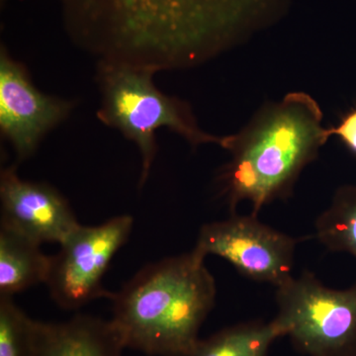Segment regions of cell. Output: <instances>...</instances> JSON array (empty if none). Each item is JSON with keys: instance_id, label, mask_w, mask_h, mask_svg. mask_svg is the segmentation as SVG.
I'll return each instance as SVG.
<instances>
[{"instance_id": "1", "label": "cell", "mask_w": 356, "mask_h": 356, "mask_svg": "<svg viewBox=\"0 0 356 356\" xmlns=\"http://www.w3.org/2000/svg\"><path fill=\"white\" fill-rule=\"evenodd\" d=\"M70 39L98 62L188 69L241 43L277 0H60Z\"/></svg>"}, {"instance_id": "2", "label": "cell", "mask_w": 356, "mask_h": 356, "mask_svg": "<svg viewBox=\"0 0 356 356\" xmlns=\"http://www.w3.org/2000/svg\"><path fill=\"white\" fill-rule=\"evenodd\" d=\"M323 120L318 103L295 91L266 103L238 133L222 137L221 147L231 159L218 182L232 212L248 201L257 215L264 206L289 197L301 173L331 138Z\"/></svg>"}, {"instance_id": "3", "label": "cell", "mask_w": 356, "mask_h": 356, "mask_svg": "<svg viewBox=\"0 0 356 356\" xmlns=\"http://www.w3.org/2000/svg\"><path fill=\"white\" fill-rule=\"evenodd\" d=\"M216 296L205 257L192 250L147 264L112 293L110 322L126 348L149 356H192Z\"/></svg>"}, {"instance_id": "4", "label": "cell", "mask_w": 356, "mask_h": 356, "mask_svg": "<svg viewBox=\"0 0 356 356\" xmlns=\"http://www.w3.org/2000/svg\"><path fill=\"white\" fill-rule=\"evenodd\" d=\"M154 74L153 70L135 65L97 62L96 79L102 95L97 118L137 147L142 158L140 187L146 184L156 159L159 129L172 131L193 147H221L222 142V137L200 128L188 103L161 92L154 83Z\"/></svg>"}, {"instance_id": "5", "label": "cell", "mask_w": 356, "mask_h": 356, "mask_svg": "<svg viewBox=\"0 0 356 356\" xmlns=\"http://www.w3.org/2000/svg\"><path fill=\"white\" fill-rule=\"evenodd\" d=\"M273 318L306 356H356V282L332 289L309 271L276 288Z\"/></svg>"}, {"instance_id": "6", "label": "cell", "mask_w": 356, "mask_h": 356, "mask_svg": "<svg viewBox=\"0 0 356 356\" xmlns=\"http://www.w3.org/2000/svg\"><path fill=\"white\" fill-rule=\"evenodd\" d=\"M134 220L120 215L98 226L79 227L51 257L46 285L51 297L64 310H77L98 298H111L102 280L112 259L132 233Z\"/></svg>"}, {"instance_id": "7", "label": "cell", "mask_w": 356, "mask_h": 356, "mask_svg": "<svg viewBox=\"0 0 356 356\" xmlns=\"http://www.w3.org/2000/svg\"><path fill=\"white\" fill-rule=\"evenodd\" d=\"M298 238L259 221L257 214H232L208 222L199 232L193 250L205 257L217 255L242 275L276 288L293 277Z\"/></svg>"}, {"instance_id": "8", "label": "cell", "mask_w": 356, "mask_h": 356, "mask_svg": "<svg viewBox=\"0 0 356 356\" xmlns=\"http://www.w3.org/2000/svg\"><path fill=\"white\" fill-rule=\"evenodd\" d=\"M74 103L35 88L24 65L0 51V130L19 161L35 154L42 140L67 118Z\"/></svg>"}, {"instance_id": "9", "label": "cell", "mask_w": 356, "mask_h": 356, "mask_svg": "<svg viewBox=\"0 0 356 356\" xmlns=\"http://www.w3.org/2000/svg\"><path fill=\"white\" fill-rule=\"evenodd\" d=\"M0 226L41 245H60L81 225L57 189L23 179L15 166H7L0 173Z\"/></svg>"}, {"instance_id": "10", "label": "cell", "mask_w": 356, "mask_h": 356, "mask_svg": "<svg viewBox=\"0 0 356 356\" xmlns=\"http://www.w3.org/2000/svg\"><path fill=\"white\" fill-rule=\"evenodd\" d=\"M124 350L110 320L76 315L67 322H35L33 356H123Z\"/></svg>"}, {"instance_id": "11", "label": "cell", "mask_w": 356, "mask_h": 356, "mask_svg": "<svg viewBox=\"0 0 356 356\" xmlns=\"http://www.w3.org/2000/svg\"><path fill=\"white\" fill-rule=\"evenodd\" d=\"M51 257L41 245L0 226V298L18 294L44 283L50 273Z\"/></svg>"}, {"instance_id": "12", "label": "cell", "mask_w": 356, "mask_h": 356, "mask_svg": "<svg viewBox=\"0 0 356 356\" xmlns=\"http://www.w3.org/2000/svg\"><path fill=\"white\" fill-rule=\"evenodd\" d=\"M281 337L284 334L274 320L243 323L200 339L192 356H268L271 346Z\"/></svg>"}, {"instance_id": "13", "label": "cell", "mask_w": 356, "mask_h": 356, "mask_svg": "<svg viewBox=\"0 0 356 356\" xmlns=\"http://www.w3.org/2000/svg\"><path fill=\"white\" fill-rule=\"evenodd\" d=\"M316 236L334 252L356 259V185H344L334 193L331 205L318 217Z\"/></svg>"}, {"instance_id": "14", "label": "cell", "mask_w": 356, "mask_h": 356, "mask_svg": "<svg viewBox=\"0 0 356 356\" xmlns=\"http://www.w3.org/2000/svg\"><path fill=\"white\" fill-rule=\"evenodd\" d=\"M35 322L13 298H0V356H33Z\"/></svg>"}, {"instance_id": "15", "label": "cell", "mask_w": 356, "mask_h": 356, "mask_svg": "<svg viewBox=\"0 0 356 356\" xmlns=\"http://www.w3.org/2000/svg\"><path fill=\"white\" fill-rule=\"evenodd\" d=\"M331 137L336 136L348 151L356 156V107L341 117L336 127L329 128Z\"/></svg>"}]
</instances>
